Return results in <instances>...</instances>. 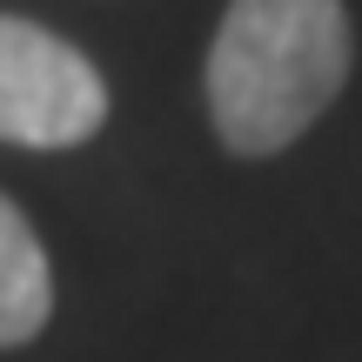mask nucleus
<instances>
[{"label":"nucleus","instance_id":"f257e3e1","mask_svg":"<svg viewBox=\"0 0 362 362\" xmlns=\"http://www.w3.org/2000/svg\"><path fill=\"white\" fill-rule=\"evenodd\" d=\"M356 34L342 0H228L208 47V121L221 148L269 161L315 128L349 88Z\"/></svg>","mask_w":362,"mask_h":362},{"label":"nucleus","instance_id":"f03ea898","mask_svg":"<svg viewBox=\"0 0 362 362\" xmlns=\"http://www.w3.org/2000/svg\"><path fill=\"white\" fill-rule=\"evenodd\" d=\"M107 121V81L54 27L0 13V141L81 148Z\"/></svg>","mask_w":362,"mask_h":362},{"label":"nucleus","instance_id":"7ed1b4c3","mask_svg":"<svg viewBox=\"0 0 362 362\" xmlns=\"http://www.w3.org/2000/svg\"><path fill=\"white\" fill-rule=\"evenodd\" d=\"M54 315V269L34 221L0 194V349H21Z\"/></svg>","mask_w":362,"mask_h":362}]
</instances>
